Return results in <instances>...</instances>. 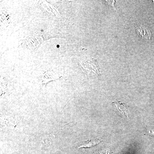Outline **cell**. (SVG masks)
<instances>
[{"mask_svg": "<svg viewBox=\"0 0 154 154\" xmlns=\"http://www.w3.org/2000/svg\"><path fill=\"white\" fill-rule=\"evenodd\" d=\"M102 142V140H99V139H92L91 140L88 141L85 143L80 146L79 147V148H89L91 147L94 146L98 145V144Z\"/></svg>", "mask_w": 154, "mask_h": 154, "instance_id": "3957f363", "label": "cell"}, {"mask_svg": "<svg viewBox=\"0 0 154 154\" xmlns=\"http://www.w3.org/2000/svg\"><path fill=\"white\" fill-rule=\"evenodd\" d=\"M149 134L154 136V128H151L148 130Z\"/></svg>", "mask_w": 154, "mask_h": 154, "instance_id": "8992f818", "label": "cell"}, {"mask_svg": "<svg viewBox=\"0 0 154 154\" xmlns=\"http://www.w3.org/2000/svg\"><path fill=\"white\" fill-rule=\"evenodd\" d=\"M99 154H110V150L108 149L103 150L100 152Z\"/></svg>", "mask_w": 154, "mask_h": 154, "instance_id": "5b68a950", "label": "cell"}, {"mask_svg": "<svg viewBox=\"0 0 154 154\" xmlns=\"http://www.w3.org/2000/svg\"><path fill=\"white\" fill-rule=\"evenodd\" d=\"M113 103L116 106L117 110L119 111V112L125 116H126L129 119V116L127 110L123 103H122L120 101H116V102H113Z\"/></svg>", "mask_w": 154, "mask_h": 154, "instance_id": "7a4b0ae2", "label": "cell"}, {"mask_svg": "<svg viewBox=\"0 0 154 154\" xmlns=\"http://www.w3.org/2000/svg\"><path fill=\"white\" fill-rule=\"evenodd\" d=\"M136 32L138 36L146 40L151 39L152 34L150 30L144 25H135Z\"/></svg>", "mask_w": 154, "mask_h": 154, "instance_id": "6da1fadb", "label": "cell"}, {"mask_svg": "<svg viewBox=\"0 0 154 154\" xmlns=\"http://www.w3.org/2000/svg\"><path fill=\"white\" fill-rule=\"evenodd\" d=\"M44 79L45 81H46V83L51 81V80L56 79V76L53 75L51 74L50 73L49 75H46L44 76Z\"/></svg>", "mask_w": 154, "mask_h": 154, "instance_id": "277c9868", "label": "cell"}]
</instances>
